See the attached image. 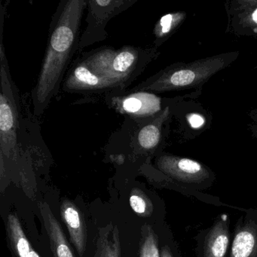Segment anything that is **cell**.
I'll return each mask as SVG.
<instances>
[{"instance_id":"obj_11","label":"cell","mask_w":257,"mask_h":257,"mask_svg":"<svg viewBox=\"0 0 257 257\" xmlns=\"http://www.w3.org/2000/svg\"><path fill=\"white\" fill-rule=\"evenodd\" d=\"M50 220L51 234L52 239L55 243V251H56L57 256L58 257H73L70 248L69 247L65 237L62 233V230L60 228L59 225L56 222V219L54 218H49Z\"/></svg>"},{"instance_id":"obj_10","label":"cell","mask_w":257,"mask_h":257,"mask_svg":"<svg viewBox=\"0 0 257 257\" xmlns=\"http://www.w3.org/2000/svg\"><path fill=\"white\" fill-rule=\"evenodd\" d=\"M161 140L160 127L156 123H148L140 129L137 137L138 145L145 150H152L159 145Z\"/></svg>"},{"instance_id":"obj_20","label":"cell","mask_w":257,"mask_h":257,"mask_svg":"<svg viewBox=\"0 0 257 257\" xmlns=\"http://www.w3.org/2000/svg\"><path fill=\"white\" fill-rule=\"evenodd\" d=\"M115 256H111V255H108V256H106V257H115Z\"/></svg>"},{"instance_id":"obj_18","label":"cell","mask_w":257,"mask_h":257,"mask_svg":"<svg viewBox=\"0 0 257 257\" xmlns=\"http://www.w3.org/2000/svg\"><path fill=\"white\" fill-rule=\"evenodd\" d=\"M30 257H40L38 254L35 252V251L31 250V254H30Z\"/></svg>"},{"instance_id":"obj_16","label":"cell","mask_w":257,"mask_h":257,"mask_svg":"<svg viewBox=\"0 0 257 257\" xmlns=\"http://www.w3.org/2000/svg\"><path fill=\"white\" fill-rule=\"evenodd\" d=\"M161 250V257H180L177 245L172 241L164 243Z\"/></svg>"},{"instance_id":"obj_1","label":"cell","mask_w":257,"mask_h":257,"mask_svg":"<svg viewBox=\"0 0 257 257\" xmlns=\"http://www.w3.org/2000/svg\"><path fill=\"white\" fill-rule=\"evenodd\" d=\"M87 4L85 0L61 1L52 17L46 54L31 93L36 116L44 113L58 94L67 67L79 50L81 24Z\"/></svg>"},{"instance_id":"obj_5","label":"cell","mask_w":257,"mask_h":257,"mask_svg":"<svg viewBox=\"0 0 257 257\" xmlns=\"http://www.w3.org/2000/svg\"><path fill=\"white\" fill-rule=\"evenodd\" d=\"M229 215H218L213 224L195 237L197 257H228L232 232Z\"/></svg>"},{"instance_id":"obj_17","label":"cell","mask_w":257,"mask_h":257,"mask_svg":"<svg viewBox=\"0 0 257 257\" xmlns=\"http://www.w3.org/2000/svg\"><path fill=\"white\" fill-rule=\"evenodd\" d=\"M189 124L193 128H199L204 125V118L198 114H192L188 117Z\"/></svg>"},{"instance_id":"obj_8","label":"cell","mask_w":257,"mask_h":257,"mask_svg":"<svg viewBox=\"0 0 257 257\" xmlns=\"http://www.w3.org/2000/svg\"><path fill=\"white\" fill-rule=\"evenodd\" d=\"M228 257H257V210H243L236 221Z\"/></svg>"},{"instance_id":"obj_15","label":"cell","mask_w":257,"mask_h":257,"mask_svg":"<svg viewBox=\"0 0 257 257\" xmlns=\"http://www.w3.org/2000/svg\"><path fill=\"white\" fill-rule=\"evenodd\" d=\"M130 204L132 208L138 213H144L147 210V201L138 196V195H133L130 198Z\"/></svg>"},{"instance_id":"obj_19","label":"cell","mask_w":257,"mask_h":257,"mask_svg":"<svg viewBox=\"0 0 257 257\" xmlns=\"http://www.w3.org/2000/svg\"><path fill=\"white\" fill-rule=\"evenodd\" d=\"M252 19H253L255 22H257V10H255V13L252 15Z\"/></svg>"},{"instance_id":"obj_14","label":"cell","mask_w":257,"mask_h":257,"mask_svg":"<svg viewBox=\"0 0 257 257\" xmlns=\"http://www.w3.org/2000/svg\"><path fill=\"white\" fill-rule=\"evenodd\" d=\"M175 20V15L168 14L163 16L158 22L155 29L154 33L156 38L161 39L168 35L172 31Z\"/></svg>"},{"instance_id":"obj_6","label":"cell","mask_w":257,"mask_h":257,"mask_svg":"<svg viewBox=\"0 0 257 257\" xmlns=\"http://www.w3.org/2000/svg\"><path fill=\"white\" fill-rule=\"evenodd\" d=\"M109 97V103L117 111L141 121L156 115L162 109L161 99L150 92L118 91Z\"/></svg>"},{"instance_id":"obj_12","label":"cell","mask_w":257,"mask_h":257,"mask_svg":"<svg viewBox=\"0 0 257 257\" xmlns=\"http://www.w3.org/2000/svg\"><path fill=\"white\" fill-rule=\"evenodd\" d=\"M10 222L19 255L20 257H30L31 250L30 249L29 243L21 228L19 222H18L17 219L13 216H10Z\"/></svg>"},{"instance_id":"obj_13","label":"cell","mask_w":257,"mask_h":257,"mask_svg":"<svg viewBox=\"0 0 257 257\" xmlns=\"http://www.w3.org/2000/svg\"><path fill=\"white\" fill-rule=\"evenodd\" d=\"M141 257H161L159 236L150 228L143 244Z\"/></svg>"},{"instance_id":"obj_9","label":"cell","mask_w":257,"mask_h":257,"mask_svg":"<svg viewBox=\"0 0 257 257\" xmlns=\"http://www.w3.org/2000/svg\"><path fill=\"white\" fill-rule=\"evenodd\" d=\"M63 216L70 231L72 240H73L78 251H82L84 239L82 237V221L78 210L70 204H64L62 208Z\"/></svg>"},{"instance_id":"obj_2","label":"cell","mask_w":257,"mask_h":257,"mask_svg":"<svg viewBox=\"0 0 257 257\" xmlns=\"http://www.w3.org/2000/svg\"><path fill=\"white\" fill-rule=\"evenodd\" d=\"M151 57L150 50L126 46L118 49L100 48L84 54L81 58L94 73L112 81L124 91L142 73Z\"/></svg>"},{"instance_id":"obj_3","label":"cell","mask_w":257,"mask_h":257,"mask_svg":"<svg viewBox=\"0 0 257 257\" xmlns=\"http://www.w3.org/2000/svg\"><path fill=\"white\" fill-rule=\"evenodd\" d=\"M0 151L2 160L14 159L19 151L21 104L19 93L12 79L4 44L0 46Z\"/></svg>"},{"instance_id":"obj_7","label":"cell","mask_w":257,"mask_h":257,"mask_svg":"<svg viewBox=\"0 0 257 257\" xmlns=\"http://www.w3.org/2000/svg\"><path fill=\"white\" fill-rule=\"evenodd\" d=\"M63 89L71 93H97L121 91L112 81L94 73L82 58L70 69L63 84Z\"/></svg>"},{"instance_id":"obj_4","label":"cell","mask_w":257,"mask_h":257,"mask_svg":"<svg viewBox=\"0 0 257 257\" xmlns=\"http://www.w3.org/2000/svg\"><path fill=\"white\" fill-rule=\"evenodd\" d=\"M132 0H91L88 1L87 27L81 36L79 50H82L107 38L106 26L108 22L119 13L133 6Z\"/></svg>"}]
</instances>
